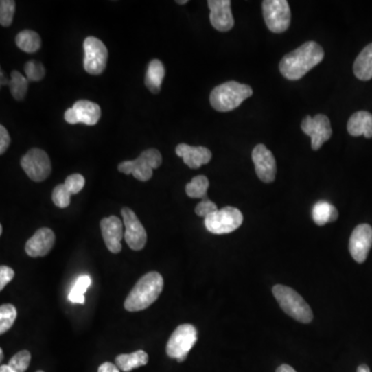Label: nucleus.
<instances>
[{"label": "nucleus", "mask_w": 372, "mask_h": 372, "mask_svg": "<svg viewBox=\"0 0 372 372\" xmlns=\"http://www.w3.org/2000/svg\"><path fill=\"white\" fill-rule=\"evenodd\" d=\"M163 163L161 153L157 149L150 148L143 151L135 161H126L118 165V171L130 175L132 174L140 181H148L153 175V170L161 167Z\"/></svg>", "instance_id": "5"}, {"label": "nucleus", "mask_w": 372, "mask_h": 372, "mask_svg": "<svg viewBox=\"0 0 372 372\" xmlns=\"http://www.w3.org/2000/svg\"><path fill=\"white\" fill-rule=\"evenodd\" d=\"M176 154L182 157L184 163L191 169H199L202 165H207L212 159L211 151L206 147H193L186 144L177 145Z\"/></svg>", "instance_id": "19"}, {"label": "nucleus", "mask_w": 372, "mask_h": 372, "mask_svg": "<svg viewBox=\"0 0 372 372\" xmlns=\"http://www.w3.org/2000/svg\"><path fill=\"white\" fill-rule=\"evenodd\" d=\"M347 132L353 137L372 138V114L366 111L356 112L347 122Z\"/></svg>", "instance_id": "20"}, {"label": "nucleus", "mask_w": 372, "mask_h": 372, "mask_svg": "<svg viewBox=\"0 0 372 372\" xmlns=\"http://www.w3.org/2000/svg\"><path fill=\"white\" fill-rule=\"evenodd\" d=\"M176 3H177L178 5H186V3H189V0H181V1H180V0H177V1H176Z\"/></svg>", "instance_id": "43"}, {"label": "nucleus", "mask_w": 372, "mask_h": 372, "mask_svg": "<svg viewBox=\"0 0 372 372\" xmlns=\"http://www.w3.org/2000/svg\"><path fill=\"white\" fill-rule=\"evenodd\" d=\"M198 340L197 329L191 324L180 325L172 333L167 343V355L183 362Z\"/></svg>", "instance_id": "6"}, {"label": "nucleus", "mask_w": 372, "mask_h": 372, "mask_svg": "<svg viewBox=\"0 0 372 372\" xmlns=\"http://www.w3.org/2000/svg\"><path fill=\"white\" fill-rule=\"evenodd\" d=\"M3 226H0V235H3Z\"/></svg>", "instance_id": "45"}, {"label": "nucleus", "mask_w": 372, "mask_h": 372, "mask_svg": "<svg viewBox=\"0 0 372 372\" xmlns=\"http://www.w3.org/2000/svg\"><path fill=\"white\" fill-rule=\"evenodd\" d=\"M22 169L26 175L36 182H42L52 171L49 155L40 148H32L21 159Z\"/></svg>", "instance_id": "10"}, {"label": "nucleus", "mask_w": 372, "mask_h": 372, "mask_svg": "<svg viewBox=\"0 0 372 372\" xmlns=\"http://www.w3.org/2000/svg\"><path fill=\"white\" fill-rule=\"evenodd\" d=\"M124 222L117 216H112L102 220V235L106 246L112 253H119L121 251V240L124 237Z\"/></svg>", "instance_id": "17"}, {"label": "nucleus", "mask_w": 372, "mask_h": 372, "mask_svg": "<svg viewBox=\"0 0 372 372\" xmlns=\"http://www.w3.org/2000/svg\"><path fill=\"white\" fill-rule=\"evenodd\" d=\"M337 218L338 211L328 202H318L312 208V220L318 226H325L328 222H335Z\"/></svg>", "instance_id": "24"}, {"label": "nucleus", "mask_w": 372, "mask_h": 372, "mask_svg": "<svg viewBox=\"0 0 372 372\" xmlns=\"http://www.w3.org/2000/svg\"><path fill=\"white\" fill-rule=\"evenodd\" d=\"M97 372H120L119 368L117 367L116 364L110 363V362H105L102 364L99 367Z\"/></svg>", "instance_id": "38"}, {"label": "nucleus", "mask_w": 372, "mask_h": 372, "mask_svg": "<svg viewBox=\"0 0 372 372\" xmlns=\"http://www.w3.org/2000/svg\"><path fill=\"white\" fill-rule=\"evenodd\" d=\"M165 78V67L159 59H153L147 67L145 75V85L153 95H157L161 91V84Z\"/></svg>", "instance_id": "21"}, {"label": "nucleus", "mask_w": 372, "mask_h": 372, "mask_svg": "<svg viewBox=\"0 0 372 372\" xmlns=\"http://www.w3.org/2000/svg\"><path fill=\"white\" fill-rule=\"evenodd\" d=\"M357 372H370L369 367L365 364H362L358 367Z\"/></svg>", "instance_id": "41"}, {"label": "nucleus", "mask_w": 372, "mask_h": 372, "mask_svg": "<svg viewBox=\"0 0 372 372\" xmlns=\"http://www.w3.org/2000/svg\"><path fill=\"white\" fill-rule=\"evenodd\" d=\"M372 246V228L362 224L356 226L349 238V249L351 257L357 263L362 264L367 259Z\"/></svg>", "instance_id": "15"}, {"label": "nucleus", "mask_w": 372, "mask_h": 372, "mask_svg": "<svg viewBox=\"0 0 372 372\" xmlns=\"http://www.w3.org/2000/svg\"><path fill=\"white\" fill-rule=\"evenodd\" d=\"M17 318V310L13 304L0 306V334H5L13 327Z\"/></svg>", "instance_id": "29"}, {"label": "nucleus", "mask_w": 372, "mask_h": 372, "mask_svg": "<svg viewBox=\"0 0 372 372\" xmlns=\"http://www.w3.org/2000/svg\"><path fill=\"white\" fill-rule=\"evenodd\" d=\"M0 372H16L15 370L12 369L11 367H10L9 365H1V367H0Z\"/></svg>", "instance_id": "40"}, {"label": "nucleus", "mask_w": 372, "mask_h": 372, "mask_svg": "<svg viewBox=\"0 0 372 372\" xmlns=\"http://www.w3.org/2000/svg\"><path fill=\"white\" fill-rule=\"evenodd\" d=\"M65 187L69 189L71 195H77L83 189L85 185V178L81 174H73L69 175L65 181Z\"/></svg>", "instance_id": "34"}, {"label": "nucleus", "mask_w": 372, "mask_h": 372, "mask_svg": "<svg viewBox=\"0 0 372 372\" xmlns=\"http://www.w3.org/2000/svg\"><path fill=\"white\" fill-rule=\"evenodd\" d=\"M0 360L3 361V349H0Z\"/></svg>", "instance_id": "44"}, {"label": "nucleus", "mask_w": 372, "mask_h": 372, "mask_svg": "<svg viewBox=\"0 0 372 372\" xmlns=\"http://www.w3.org/2000/svg\"><path fill=\"white\" fill-rule=\"evenodd\" d=\"M272 293L288 316L303 324L312 322L314 318L312 308L295 290L286 286L276 285L272 289Z\"/></svg>", "instance_id": "4"}, {"label": "nucleus", "mask_w": 372, "mask_h": 372, "mask_svg": "<svg viewBox=\"0 0 372 372\" xmlns=\"http://www.w3.org/2000/svg\"><path fill=\"white\" fill-rule=\"evenodd\" d=\"M71 196L69 189L65 187V184L56 185L52 193V201L55 206L59 208L69 207L71 204Z\"/></svg>", "instance_id": "33"}, {"label": "nucleus", "mask_w": 372, "mask_h": 372, "mask_svg": "<svg viewBox=\"0 0 372 372\" xmlns=\"http://www.w3.org/2000/svg\"><path fill=\"white\" fill-rule=\"evenodd\" d=\"M218 206H216V203L210 201L209 199H205L203 200L201 203L198 204L195 211L197 216L206 218L207 216H209L210 214L213 213V212L218 211Z\"/></svg>", "instance_id": "35"}, {"label": "nucleus", "mask_w": 372, "mask_h": 372, "mask_svg": "<svg viewBox=\"0 0 372 372\" xmlns=\"http://www.w3.org/2000/svg\"><path fill=\"white\" fill-rule=\"evenodd\" d=\"M243 216L237 208H222L205 218L206 229L212 234L222 235L234 232L242 224Z\"/></svg>", "instance_id": "8"}, {"label": "nucleus", "mask_w": 372, "mask_h": 372, "mask_svg": "<svg viewBox=\"0 0 372 372\" xmlns=\"http://www.w3.org/2000/svg\"><path fill=\"white\" fill-rule=\"evenodd\" d=\"M36 372H45V371H43V370H38V371H36Z\"/></svg>", "instance_id": "46"}, {"label": "nucleus", "mask_w": 372, "mask_h": 372, "mask_svg": "<svg viewBox=\"0 0 372 372\" xmlns=\"http://www.w3.org/2000/svg\"><path fill=\"white\" fill-rule=\"evenodd\" d=\"M324 56V49L318 43L307 42L283 56L279 63V71L286 79L296 81L320 65Z\"/></svg>", "instance_id": "1"}, {"label": "nucleus", "mask_w": 372, "mask_h": 372, "mask_svg": "<svg viewBox=\"0 0 372 372\" xmlns=\"http://www.w3.org/2000/svg\"><path fill=\"white\" fill-rule=\"evenodd\" d=\"M148 355L146 351H137L132 353H122L115 359L116 365L124 372L132 371L135 368L145 366L148 363Z\"/></svg>", "instance_id": "23"}, {"label": "nucleus", "mask_w": 372, "mask_h": 372, "mask_svg": "<svg viewBox=\"0 0 372 372\" xmlns=\"http://www.w3.org/2000/svg\"><path fill=\"white\" fill-rule=\"evenodd\" d=\"M28 80L17 71H12L9 87L14 99L22 101L25 97L28 90Z\"/></svg>", "instance_id": "27"}, {"label": "nucleus", "mask_w": 372, "mask_h": 372, "mask_svg": "<svg viewBox=\"0 0 372 372\" xmlns=\"http://www.w3.org/2000/svg\"><path fill=\"white\" fill-rule=\"evenodd\" d=\"M15 272L11 267L3 265L0 267V290L3 291L5 287H7L8 283L13 281Z\"/></svg>", "instance_id": "36"}, {"label": "nucleus", "mask_w": 372, "mask_h": 372, "mask_svg": "<svg viewBox=\"0 0 372 372\" xmlns=\"http://www.w3.org/2000/svg\"><path fill=\"white\" fill-rule=\"evenodd\" d=\"M301 130L312 139V147L314 150H318L332 136L330 120L323 114H318L314 117L306 116L302 120Z\"/></svg>", "instance_id": "11"}, {"label": "nucleus", "mask_w": 372, "mask_h": 372, "mask_svg": "<svg viewBox=\"0 0 372 372\" xmlns=\"http://www.w3.org/2000/svg\"><path fill=\"white\" fill-rule=\"evenodd\" d=\"M30 360L32 355L28 351H21L16 353L11 360H10L8 365L15 370L16 372H25L30 367Z\"/></svg>", "instance_id": "32"}, {"label": "nucleus", "mask_w": 372, "mask_h": 372, "mask_svg": "<svg viewBox=\"0 0 372 372\" xmlns=\"http://www.w3.org/2000/svg\"><path fill=\"white\" fill-rule=\"evenodd\" d=\"M16 45L24 52L34 53L40 50L42 40L38 32L30 30H23L16 36Z\"/></svg>", "instance_id": "25"}, {"label": "nucleus", "mask_w": 372, "mask_h": 372, "mask_svg": "<svg viewBox=\"0 0 372 372\" xmlns=\"http://www.w3.org/2000/svg\"><path fill=\"white\" fill-rule=\"evenodd\" d=\"M353 73L362 81L372 79V44L366 46L358 55L353 63Z\"/></svg>", "instance_id": "22"}, {"label": "nucleus", "mask_w": 372, "mask_h": 372, "mask_svg": "<svg viewBox=\"0 0 372 372\" xmlns=\"http://www.w3.org/2000/svg\"><path fill=\"white\" fill-rule=\"evenodd\" d=\"M55 234L51 229L42 228L26 242L25 251L30 257H45L54 246Z\"/></svg>", "instance_id": "18"}, {"label": "nucleus", "mask_w": 372, "mask_h": 372, "mask_svg": "<svg viewBox=\"0 0 372 372\" xmlns=\"http://www.w3.org/2000/svg\"><path fill=\"white\" fill-rule=\"evenodd\" d=\"M124 218V239L132 251H141L144 248L147 242V233L142 222L137 218L136 213L130 208L124 207L121 210Z\"/></svg>", "instance_id": "12"}, {"label": "nucleus", "mask_w": 372, "mask_h": 372, "mask_svg": "<svg viewBox=\"0 0 372 372\" xmlns=\"http://www.w3.org/2000/svg\"><path fill=\"white\" fill-rule=\"evenodd\" d=\"M251 86L236 81L216 86L210 93V104L218 112H230L253 95Z\"/></svg>", "instance_id": "3"}, {"label": "nucleus", "mask_w": 372, "mask_h": 372, "mask_svg": "<svg viewBox=\"0 0 372 372\" xmlns=\"http://www.w3.org/2000/svg\"><path fill=\"white\" fill-rule=\"evenodd\" d=\"M208 187H209L208 178L203 175L197 176L194 177L189 183L186 184V195L194 199H208Z\"/></svg>", "instance_id": "26"}, {"label": "nucleus", "mask_w": 372, "mask_h": 372, "mask_svg": "<svg viewBox=\"0 0 372 372\" xmlns=\"http://www.w3.org/2000/svg\"><path fill=\"white\" fill-rule=\"evenodd\" d=\"M24 71H25L28 81L32 82L40 81L44 79L45 75H46L44 65L36 60L28 61L24 67Z\"/></svg>", "instance_id": "31"}, {"label": "nucleus", "mask_w": 372, "mask_h": 372, "mask_svg": "<svg viewBox=\"0 0 372 372\" xmlns=\"http://www.w3.org/2000/svg\"><path fill=\"white\" fill-rule=\"evenodd\" d=\"M101 115V107L97 104L89 101H78L73 104V107L65 111V119L67 124L95 126Z\"/></svg>", "instance_id": "13"}, {"label": "nucleus", "mask_w": 372, "mask_h": 372, "mask_svg": "<svg viewBox=\"0 0 372 372\" xmlns=\"http://www.w3.org/2000/svg\"><path fill=\"white\" fill-rule=\"evenodd\" d=\"M91 285V278L88 275H81L73 283L69 294V300L73 304L85 303V293Z\"/></svg>", "instance_id": "28"}, {"label": "nucleus", "mask_w": 372, "mask_h": 372, "mask_svg": "<svg viewBox=\"0 0 372 372\" xmlns=\"http://www.w3.org/2000/svg\"><path fill=\"white\" fill-rule=\"evenodd\" d=\"M10 144H11V137L7 128L3 126H0V154H5Z\"/></svg>", "instance_id": "37"}, {"label": "nucleus", "mask_w": 372, "mask_h": 372, "mask_svg": "<svg viewBox=\"0 0 372 372\" xmlns=\"http://www.w3.org/2000/svg\"><path fill=\"white\" fill-rule=\"evenodd\" d=\"M230 0H209L210 23L220 32H230L234 27V17Z\"/></svg>", "instance_id": "16"}, {"label": "nucleus", "mask_w": 372, "mask_h": 372, "mask_svg": "<svg viewBox=\"0 0 372 372\" xmlns=\"http://www.w3.org/2000/svg\"><path fill=\"white\" fill-rule=\"evenodd\" d=\"M163 289V278L156 271L149 272L139 279L124 301L128 312H137L152 305Z\"/></svg>", "instance_id": "2"}, {"label": "nucleus", "mask_w": 372, "mask_h": 372, "mask_svg": "<svg viewBox=\"0 0 372 372\" xmlns=\"http://www.w3.org/2000/svg\"><path fill=\"white\" fill-rule=\"evenodd\" d=\"M1 86L9 85L10 81H8L5 75H3V71H1Z\"/></svg>", "instance_id": "42"}, {"label": "nucleus", "mask_w": 372, "mask_h": 372, "mask_svg": "<svg viewBox=\"0 0 372 372\" xmlns=\"http://www.w3.org/2000/svg\"><path fill=\"white\" fill-rule=\"evenodd\" d=\"M276 372H297L294 369L292 366L288 365V364H283L276 369Z\"/></svg>", "instance_id": "39"}, {"label": "nucleus", "mask_w": 372, "mask_h": 372, "mask_svg": "<svg viewBox=\"0 0 372 372\" xmlns=\"http://www.w3.org/2000/svg\"><path fill=\"white\" fill-rule=\"evenodd\" d=\"M251 159L255 163V173L261 181L271 183L275 180L277 172L275 157L265 145H257L251 153Z\"/></svg>", "instance_id": "14"}, {"label": "nucleus", "mask_w": 372, "mask_h": 372, "mask_svg": "<svg viewBox=\"0 0 372 372\" xmlns=\"http://www.w3.org/2000/svg\"><path fill=\"white\" fill-rule=\"evenodd\" d=\"M16 3L14 0H1L0 1V24L3 27H9L13 22Z\"/></svg>", "instance_id": "30"}, {"label": "nucleus", "mask_w": 372, "mask_h": 372, "mask_svg": "<svg viewBox=\"0 0 372 372\" xmlns=\"http://www.w3.org/2000/svg\"><path fill=\"white\" fill-rule=\"evenodd\" d=\"M266 25L274 34L287 32L291 24V9L286 0H264L261 3Z\"/></svg>", "instance_id": "7"}, {"label": "nucleus", "mask_w": 372, "mask_h": 372, "mask_svg": "<svg viewBox=\"0 0 372 372\" xmlns=\"http://www.w3.org/2000/svg\"><path fill=\"white\" fill-rule=\"evenodd\" d=\"M84 69L90 75H101L107 67L108 49L103 42L95 36L84 40Z\"/></svg>", "instance_id": "9"}]
</instances>
